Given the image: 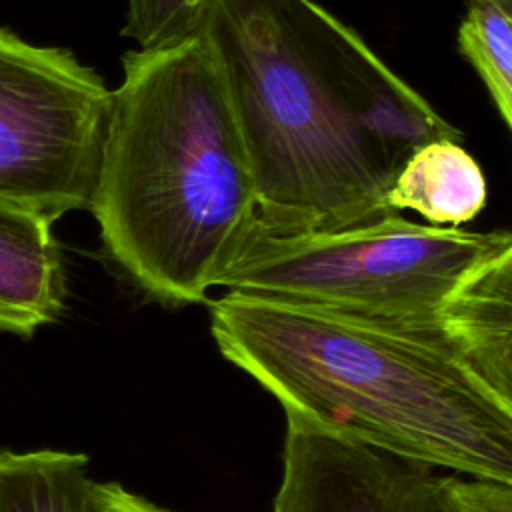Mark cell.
I'll return each instance as SVG.
<instances>
[{
  "instance_id": "obj_7",
  "label": "cell",
  "mask_w": 512,
  "mask_h": 512,
  "mask_svg": "<svg viewBox=\"0 0 512 512\" xmlns=\"http://www.w3.org/2000/svg\"><path fill=\"white\" fill-rule=\"evenodd\" d=\"M52 224L0 198V332L32 336L64 312L66 268Z\"/></svg>"
},
{
  "instance_id": "obj_1",
  "label": "cell",
  "mask_w": 512,
  "mask_h": 512,
  "mask_svg": "<svg viewBox=\"0 0 512 512\" xmlns=\"http://www.w3.org/2000/svg\"><path fill=\"white\" fill-rule=\"evenodd\" d=\"M250 158L258 224L328 232L394 212L406 158L464 134L314 0H210L202 26Z\"/></svg>"
},
{
  "instance_id": "obj_9",
  "label": "cell",
  "mask_w": 512,
  "mask_h": 512,
  "mask_svg": "<svg viewBox=\"0 0 512 512\" xmlns=\"http://www.w3.org/2000/svg\"><path fill=\"white\" fill-rule=\"evenodd\" d=\"M462 140L438 138L418 146L402 164L386 204L414 210L434 226L460 228L486 206V176Z\"/></svg>"
},
{
  "instance_id": "obj_5",
  "label": "cell",
  "mask_w": 512,
  "mask_h": 512,
  "mask_svg": "<svg viewBox=\"0 0 512 512\" xmlns=\"http://www.w3.org/2000/svg\"><path fill=\"white\" fill-rule=\"evenodd\" d=\"M110 98L70 50L0 28V198L54 222L88 210Z\"/></svg>"
},
{
  "instance_id": "obj_2",
  "label": "cell",
  "mask_w": 512,
  "mask_h": 512,
  "mask_svg": "<svg viewBox=\"0 0 512 512\" xmlns=\"http://www.w3.org/2000/svg\"><path fill=\"white\" fill-rule=\"evenodd\" d=\"M210 332L286 416L412 464L512 484V402L434 334L238 290L210 302Z\"/></svg>"
},
{
  "instance_id": "obj_8",
  "label": "cell",
  "mask_w": 512,
  "mask_h": 512,
  "mask_svg": "<svg viewBox=\"0 0 512 512\" xmlns=\"http://www.w3.org/2000/svg\"><path fill=\"white\" fill-rule=\"evenodd\" d=\"M436 328L462 364L512 402V248L458 284L440 308Z\"/></svg>"
},
{
  "instance_id": "obj_6",
  "label": "cell",
  "mask_w": 512,
  "mask_h": 512,
  "mask_svg": "<svg viewBox=\"0 0 512 512\" xmlns=\"http://www.w3.org/2000/svg\"><path fill=\"white\" fill-rule=\"evenodd\" d=\"M428 468L286 416L272 512H420Z\"/></svg>"
},
{
  "instance_id": "obj_11",
  "label": "cell",
  "mask_w": 512,
  "mask_h": 512,
  "mask_svg": "<svg viewBox=\"0 0 512 512\" xmlns=\"http://www.w3.org/2000/svg\"><path fill=\"white\" fill-rule=\"evenodd\" d=\"M458 50L484 82L506 128H512V0H468Z\"/></svg>"
},
{
  "instance_id": "obj_12",
  "label": "cell",
  "mask_w": 512,
  "mask_h": 512,
  "mask_svg": "<svg viewBox=\"0 0 512 512\" xmlns=\"http://www.w3.org/2000/svg\"><path fill=\"white\" fill-rule=\"evenodd\" d=\"M122 34L138 48H158L200 30L210 0H126Z\"/></svg>"
},
{
  "instance_id": "obj_10",
  "label": "cell",
  "mask_w": 512,
  "mask_h": 512,
  "mask_svg": "<svg viewBox=\"0 0 512 512\" xmlns=\"http://www.w3.org/2000/svg\"><path fill=\"white\" fill-rule=\"evenodd\" d=\"M88 458L64 450H0V512H90Z\"/></svg>"
},
{
  "instance_id": "obj_14",
  "label": "cell",
  "mask_w": 512,
  "mask_h": 512,
  "mask_svg": "<svg viewBox=\"0 0 512 512\" xmlns=\"http://www.w3.org/2000/svg\"><path fill=\"white\" fill-rule=\"evenodd\" d=\"M90 512H170L118 482H94Z\"/></svg>"
},
{
  "instance_id": "obj_13",
  "label": "cell",
  "mask_w": 512,
  "mask_h": 512,
  "mask_svg": "<svg viewBox=\"0 0 512 512\" xmlns=\"http://www.w3.org/2000/svg\"><path fill=\"white\" fill-rule=\"evenodd\" d=\"M420 512H512V484L428 472Z\"/></svg>"
},
{
  "instance_id": "obj_3",
  "label": "cell",
  "mask_w": 512,
  "mask_h": 512,
  "mask_svg": "<svg viewBox=\"0 0 512 512\" xmlns=\"http://www.w3.org/2000/svg\"><path fill=\"white\" fill-rule=\"evenodd\" d=\"M88 210L118 268L172 306L204 302L258 224L250 158L202 30L122 56Z\"/></svg>"
},
{
  "instance_id": "obj_4",
  "label": "cell",
  "mask_w": 512,
  "mask_h": 512,
  "mask_svg": "<svg viewBox=\"0 0 512 512\" xmlns=\"http://www.w3.org/2000/svg\"><path fill=\"white\" fill-rule=\"evenodd\" d=\"M506 248V230L418 224L400 212L306 234H272L256 224L218 286L396 322L442 342L436 322L448 296Z\"/></svg>"
}]
</instances>
